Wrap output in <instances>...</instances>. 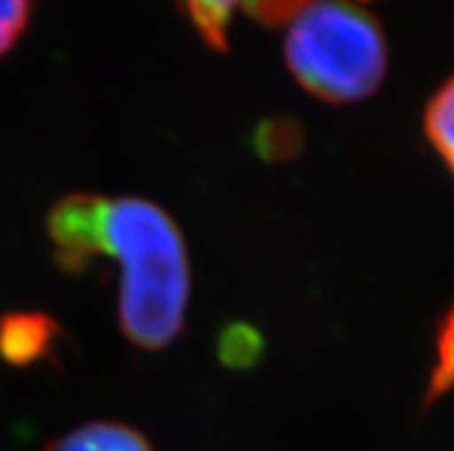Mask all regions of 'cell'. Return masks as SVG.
Here are the masks:
<instances>
[{"label": "cell", "mask_w": 454, "mask_h": 451, "mask_svg": "<svg viewBox=\"0 0 454 451\" xmlns=\"http://www.w3.org/2000/svg\"><path fill=\"white\" fill-rule=\"evenodd\" d=\"M99 258L121 268V330L141 350L167 348L178 337L190 299V260L180 229L144 198H106Z\"/></svg>", "instance_id": "6da1fadb"}, {"label": "cell", "mask_w": 454, "mask_h": 451, "mask_svg": "<svg viewBox=\"0 0 454 451\" xmlns=\"http://www.w3.org/2000/svg\"><path fill=\"white\" fill-rule=\"evenodd\" d=\"M284 58L300 86L330 104L369 97L386 76L379 19L351 3H302L288 21Z\"/></svg>", "instance_id": "7a4b0ae2"}, {"label": "cell", "mask_w": 454, "mask_h": 451, "mask_svg": "<svg viewBox=\"0 0 454 451\" xmlns=\"http://www.w3.org/2000/svg\"><path fill=\"white\" fill-rule=\"evenodd\" d=\"M106 198L99 194H69L51 207L46 235L56 265L65 275H86L99 260Z\"/></svg>", "instance_id": "3957f363"}, {"label": "cell", "mask_w": 454, "mask_h": 451, "mask_svg": "<svg viewBox=\"0 0 454 451\" xmlns=\"http://www.w3.org/2000/svg\"><path fill=\"white\" fill-rule=\"evenodd\" d=\"M60 327L44 314L0 315V357L12 366H30L58 348Z\"/></svg>", "instance_id": "277c9868"}, {"label": "cell", "mask_w": 454, "mask_h": 451, "mask_svg": "<svg viewBox=\"0 0 454 451\" xmlns=\"http://www.w3.org/2000/svg\"><path fill=\"white\" fill-rule=\"evenodd\" d=\"M44 451H153L148 438L118 422H92L53 440Z\"/></svg>", "instance_id": "5b68a950"}, {"label": "cell", "mask_w": 454, "mask_h": 451, "mask_svg": "<svg viewBox=\"0 0 454 451\" xmlns=\"http://www.w3.org/2000/svg\"><path fill=\"white\" fill-rule=\"evenodd\" d=\"M425 129L434 148L454 173V76L445 81L427 104Z\"/></svg>", "instance_id": "8992f818"}, {"label": "cell", "mask_w": 454, "mask_h": 451, "mask_svg": "<svg viewBox=\"0 0 454 451\" xmlns=\"http://www.w3.org/2000/svg\"><path fill=\"white\" fill-rule=\"evenodd\" d=\"M238 7L240 5L236 3H187L180 10L190 19L192 28L199 33L206 46L224 53L229 49V28Z\"/></svg>", "instance_id": "52a82bcc"}, {"label": "cell", "mask_w": 454, "mask_h": 451, "mask_svg": "<svg viewBox=\"0 0 454 451\" xmlns=\"http://www.w3.org/2000/svg\"><path fill=\"white\" fill-rule=\"evenodd\" d=\"M454 387V304L441 320L436 334V360H434L432 376L427 383V403L438 396L448 394Z\"/></svg>", "instance_id": "ba28073f"}, {"label": "cell", "mask_w": 454, "mask_h": 451, "mask_svg": "<svg viewBox=\"0 0 454 451\" xmlns=\"http://www.w3.org/2000/svg\"><path fill=\"white\" fill-rule=\"evenodd\" d=\"M256 148L268 159H288L300 148V129L295 122L272 121L265 122L256 132Z\"/></svg>", "instance_id": "9c48e42d"}, {"label": "cell", "mask_w": 454, "mask_h": 451, "mask_svg": "<svg viewBox=\"0 0 454 451\" xmlns=\"http://www.w3.org/2000/svg\"><path fill=\"white\" fill-rule=\"evenodd\" d=\"M33 14V5L26 0H0V56H5L23 35Z\"/></svg>", "instance_id": "30bf717a"}, {"label": "cell", "mask_w": 454, "mask_h": 451, "mask_svg": "<svg viewBox=\"0 0 454 451\" xmlns=\"http://www.w3.org/2000/svg\"><path fill=\"white\" fill-rule=\"evenodd\" d=\"M302 3H252L245 5V12L265 26H284L295 17Z\"/></svg>", "instance_id": "8fae6325"}, {"label": "cell", "mask_w": 454, "mask_h": 451, "mask_svg": "<svg viewBox=\"0 0 454 451\" xmlns=\"http://www.w3.org/2000/svg\"><path fill=\"white\" fill-rule=\"evenodd\" d=\"M224 360L226 362H233L236 357L238 364H245L247 362V354L254 357V354L259 353V338L254 331L247 330H231L226 334V341H224Z\"/></svg>", "instance_id": "7c38bea8"}]
</instances>
